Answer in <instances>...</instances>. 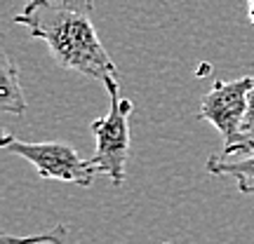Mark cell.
<instances>
[{
  "mask_svg": "<svg viewBox=\"0 0 254 244\" xmlns=\"http://www.w3.org/2000/svg\"><path fill=\"white\" fill-rule=\"evenodd\" d=\"M254 87V78H236V80H217L202 99L198 118L217 127L224 141L221 155H250V146L243 134V122L250 106V92Z\"/></svg>",
  "mask_w": 254,
  "mask_h": 244,
  "instance_id": "3",
  "label": "cell"
},
{
  "mask_svg": "<svg viewBox=\"0 0 254 244\" xmlns=\"http://www.w3.org/2000/svg\"><path fill=\"white\" fill-rule=\"evenodd\" d=\"M163 244H170V242H163Z\"/></svg>",
  "mask_w": 254,
  "mask_h": 244,
  "instance_id": "9",
  "label": "cell"
},
{
  "mask_svg": "<svg viewBox=\"0 0 254 244\" xmlns=\"http://www.w3.org/2000/svg\"><path fill=\"white\" fill-rule=\"evenodd\" d=\"M0 110L12 115L26 113V97L19 82V71L7 52L0 54Z\"/></svg>",
  "mask_w": 254,
  "mask_h": 244,
  "instance_id": "6",
  "label": "cell"
},
{
  "mask_svg": "<svg viewBox=\"0 0 254 244\" xmlns=\"http://www.w3.org/2000/svg\"><path fill=\"white\" fill-rule=\"evenodd\" d=\"M205 169L212 176H233L243 195H254V153L243 155L240 160H231L226 155H212Z\"/></svg>",
  "mask_w": 254,
  "mask_h": 244,
  "instance_id": "5",
  "label": "cell"
},
{
  "mask_svg": "<svg viewBox=\"0 0 254 244\" xmlns=\"http://www.w3.org/2000/svg\"><path fill=\"white\" fill-rule=\"evenodd\" d=\"M104 85L109 90L111 108L104 118L92 120L90 125L92 136H94V155L90 157V162L97 169V174H106L111 183L120 188L125 183L129 146H132L129 115L134 110V103H132V99L120 97L118 80H109Z\"/></svg>",
  "mask_w": 254,
  "mask_h": 244,
  "instance_id": "2",
  "label": "cell"
},
{
  "mask_svg": "<svg viewBox=\"0 0 254 244\" xmlns=\"http://www.w3.org/2000/svg\"><path fill=\"white\" fill-rule=\"evenodd\" d=\"M2 150L28 160L36 167L38 176H43V179H55V181L90 188L97 176V169L92 167L90 160H82L71 146L59 144V141L28 144V141H19L9 134H2Z\"/></svg>",
  "mask_w": 254,
  "mask_h": 244,
  "instance_id": "4",
  "label": "cell"
},
{
  "mask_svg": "<svg viewBox=\"0 0 254 244\" xmlns=\"http://www.w3.org/2000/svg\"><path fill=\"white\" fill-rule=\"evenodd\" d=\"M66 235H68L66 226H57V230L47 233V235L24 237V240H19V237H9V235H2L0 244H64V242H66Z\"/></svg>",
  "mask_w": 254,
  "mask_h": 244,
  "instance_id": "7",
  "label": "cell"
},
{
  "mask_svg": "<svg viewBox=\"0 0 254 244\" xmlns=\"http://www.w3.org/2000/svg\"><path fill=\"white\" fill-rule=\"evenodd\" d=\"M243 134L247 139V146H250V155L254 153V87L250 92V106H247V115L245 122H243Z\"/></svg>",
  "mask_w": 254,
  "mask_h": 244,
  "instance_id": "8",
  "label": "cell"
},
{
  "mask_svg": "<svg viewBox=\"0 0 254 244\" xmlns=\"http://www.w3.org/2000/svg\"><path fill=\"white\" fill-rule=\"evenodd\" d=\"M94 0H28L14 24L33 40L47 43L55 61L66 71L94 80H118V66L94 28Z\"/></svg>",
  "mask_w": 254,
  "mask_h": 244,
  "instance_id": "1",
  "label": "cell"
}]
</instances>
